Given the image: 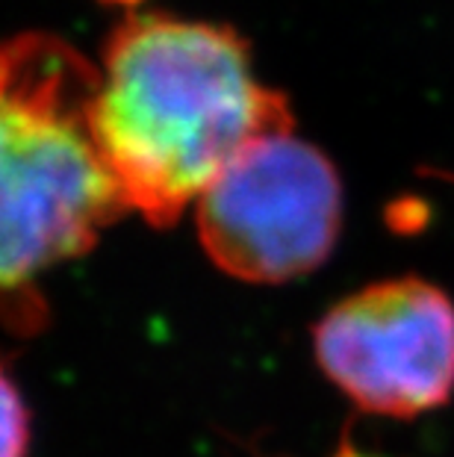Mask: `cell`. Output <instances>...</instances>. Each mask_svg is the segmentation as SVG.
Listing matches in <instances>:
<instances>
[{"label": "cell", "mask_w": 454, "mask_h": 457, "mask_svg": "<svg viewBox=\"0 0 454 457\" xmlns=\"http://www.w3.org/2000/svg\"><path fill=\"white\" fill-rule=\"evenodd\" d=\"M92 124L128 212L169 228L293 112L230 27L133 15L106 42Z\"/></svg>", "instance_id": "cell-1"}, {"label": "cell", "mask_w": 454, "mask_h": 457, "mask_svg": "<svg viewBox=\"0 0 454 457\" xmlns=\"http://www.w3.org/2000/svg\"><path fill=\"white\" fill-rule=\"evenodd\" d=\"M98 89L101 68L65 38L0 45V319L12 330L42 325V278L128 212L95 142Z\"/></svg>", "instance_id": "cell-2"}, {"label": "cell", "mask_w": 454, "mask_h": 457, "mask_svg": "<svg viewBox=\"0 0 454 457\" xmlns=\"http://www.w3.org/2000/svg\"><path fill=\"white\" fill-rule=\"evenodd\" d=\"M198 239L225 275L286 284L331 257L343 228L334 162L293 130L266 136L210 183L195 204Z\"/></svg>", "instance_id": "cell-3"}, {"label": "cell", "mask_w": 454, "mask_h": 457, "mask_svg": "<svg viewBox=\"0 0 454 457\" xmlns=\"http://www.w3.org/2000/svg\"><path fill=\"white\" fill-rule=\"evenodd\" d=\"M318 369L366 413L413 420L454 395V301L422 278L378 280L313 330Z\"/></svg>", "instance_id": "cell-4"}, {"label": "cell", "mask_w": 454, "mask_h": 457, "mask_svg": "<svg viewBox=\"0 0 454 457\" xmlns=\"http://www.w3.org/2000/svg\"><path fill=\"white\" fill-rule=\"evenodd\" d=\"M30 449V411L21 390L0 366V457H27Z\"/></svg>", "instance_id": "cell-5"}, {"label": "cell", "mask_w": 454, "mask_h": 457, "mask_svg": "<svg viewBox=\"0 0 454 457\" xmlns=\"http://www.w3.org/2000/svg\"><path fill=\"white\" fill-rule=\"evenodd\" d=\"M336 457H366V454H357V452L351 449V445H343V452L336 454Z\"/></svg>", "instance_id": "cell-6"}, {"label": "cell", "mask_w": 454, "mask_h": 457, "mask_svg": "<svg viewBox=\"0 0 454 457\" xmlns=\"http://www.w3.org/2000/svg\"><path fill=\"white\" fill-rule=\"evenodd\" d=\"M110 4H128L130 6V4H139V0H110Z\"/></svg>", "instance_id": "cell-7"}]
</instances>
